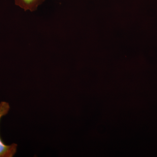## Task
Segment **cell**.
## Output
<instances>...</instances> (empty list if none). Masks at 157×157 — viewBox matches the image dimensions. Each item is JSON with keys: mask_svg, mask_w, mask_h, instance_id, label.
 Here are the masks:
<instances>
[{"mask_svg": "<svg viewBox=\"0 0 157 157\" xmlns=\"http://www.w3.org/2000/svg\"><path fill=\"white\" fill-rule=\"evenodd\" d=\"M45 0H14L16 6L25 11L33 12L36 11L38 7L45 2Z\"/></svg>", "mask_w": 157, "mask_h": 157, "instance_id": "7a4b0ae2", "label": "cell"}, {"mask_svg": "<svg viewBox=\"0 0 157 157\" xmlns=\"http://www.w3.org/2000/svg\"><path fill=\"white\" fill-rule=\"evenodd\" d=\"M10 109L9 103L5 101L0 103V122L3 117L9 113ZM17 144L13 143L10 145L5 144L0 136V157H13L17 152Z\"/></svg>", "mask_w": 157, "mask_h": 157, "instance_id": "6da1fadb", "label": "cell"}]
</instances>
